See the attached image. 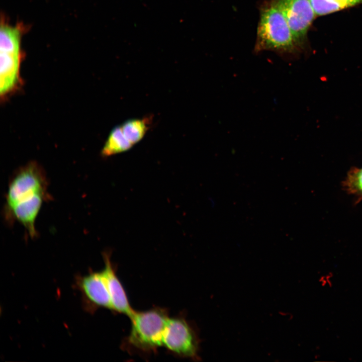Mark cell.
Segmentation results:
<instances>
[{
  "label": "cell",
  "instance_id": "obj_1",
  "mask_svg": "<svg viewBox=\"0 0 362 362\" xmlns=\"http://www.w3.org/2000/svg\"><path fill=\"white\" fill-rule=\"evenodd\" d=\"M51 199L44 168L37 162L30 161L17 169L9 181L4 219L9 225L15 221L20 223L29 236L35 238L36 218L43 204Z\"/></svg>",
  "mask_w": 362,
  "mask_h": 362
},
{
  "label": "cell",
  "instance_id": "obj_2",
  "mask_svg": "<svg viewBox=\"0 0 362 362\" xmlns=\"http://www.w3.org/2000/svg\"><path fill=\"white\" fill-rule=\"evenodd\" d=\"M296 46L288 24L275 1L263 5L260 11L255 50L287 54L293 52Z\"/></svg>",
  "mask_w": 362,
  "mask_h": 362
},
{
  "label": "cell",
  "instance_id": "obj_3",
  "mask_svg": "<svg viewBox=\"0 0 362 362\" xmlns=\"http://www.w3.org/2000/svg\"><path fill=\"white\" fill-rule=\"evenodd\" d=\"M131 328L127 338L134 349L151 353L162 346L163 332L168 319L167 312L161 308L135 311L129 317Z\"/></svg>",
  "mask_w": 362,
  "mask_h": 362
},
{
  "label": "cell",
  "instance_id": "obj_4",
  "mask_svg": "<svg viewBox=\"0 0 362 362\" xmlns=\"http://www.w3.org/2000/svg\"><path fill=\"white\" fill-rule=\"evenodd\" d=\"M162 346L180 356L198 358L199 338L184 318H168L163 334Z\"/></svg>",
  "mask_w": 362,
  "mask_h": 362
},
{
  "label": "cell",
  "instance_id": "obj_5",
  "mask_svg": "<svg viewBox=\"0 0 362 362\" xmlns=\"http://www.w3.org/2000/svg\"><path fill=\"white\" fill-rule=\"evenodd\" d=\"M284 15L296 45L304 41L316 14L309 0H274Z\"/></svg>",
  "mask_w": 362,
  "mask_h": 362
},
{
  "label": "cell",
  "instance_id": "obj_6",
  "mask_svg": "<svg viewBox=\"0 0 362 362\" xmlns=\"http://www.w3.org/2000/svg\"><path fill=\"white\" fill-rule=\"evenodd\" d=\"M77 286L92 307L111 310L110 297L102 272H92L77 278Z\"/></svg>",
  "mask_w": 362,
  "mask_h": 362
},
{
  "label": "cell",
  "instance_id": "obj_7",
  "mask_svg": "<svg viewBox=\"0 0 362 362\" xmlns=\"http://www.w3.org/2000/svg\"><path fill=\"white\" fill-rule=\"evenodd\" d=\"M105 266L102 270L108 289L111 310L129 317L134 310L131 307L125 290L118 278L112 263L110 253H103Z\"/></svg>",
  "mask_w": 362,
  "mask_h": 362
},
{
  "label": "cell",
  "instance_id": "obj_8",
  "mask_svg": "<svg viewBox=\"0 0 362 362\" xmlns=\"http://www.w3.org/2000/svg\"><path fill=\"white\" fill-rule=\"evenodd\" d=\"M1 52L0 93L6 98L21 84L20 68L22 53Z\"/></svg>",
  "mask_w": 362,
  "mask_h": 362
},
{
  "label": "cell",
  "instance_id": "obj_9",
  "mask_svg": "<svg viewBox=\"0 0 362 362\" xmlns=\"http://www.w3.org/2000/svg\"><path fill=\"white\" fill-rule=\"evenodd\" d=\"M133 145L124 135L120 126L114 128L110 132L101 151L104 157L110 156L126 151Z\"/></svg>",
  "mask_w": 362,
  "mask_h": 362
},
{
  "label": "cell",
  "instance_id": "obj_10",
  "mask_svg": "<svg viewBox=\"0 0 362 362\" xmlns=\"http://www.w3.org/2000/svg\"><path fill=\"white\" fill-rule=\"evenodd\" d=\"M20 27L2 24L0 48L1 52L20 53L22 31Z\"/></svg>",
  "mask_w": 362,
  "mask_h": 362
},
{
  "label": "cell",
  "instance_id": "obj_11",
  "mask_svg": "<svg viewBox=\"0 0 362 362\" xmlns=\"http://www.w3.org/2000/svg\"><path fill=\"white\" fill-rule=\"evenodd\" d=\"M151 121L150 117L132 119L125 122L120 126L125 137L134 145L144 137Z\"/></svg>",
  "mask_w": 362,
  "mask_h": 362
},
{
  "label": "cell",
  "instance_id": "obj_12",
  "mask_svg": "<svg viewBox=\"0 0 362 362\" xmlns=\"http://www.w3.org/2000/svg\"><path fill=\"white\" fill-rule=\"evenodd\" d=\"M316 15L321 16L348 8L344 3L333 0H309Z\"/></svg>",
  "mask_w": 362,
  "mask_h": 362
},
{
  "label": "cell",
  "instance_id": "obj_13",
  "mask_svg": "<svg viewBox=\"0 0 362 362\" xmlns=\"http://www.w3.org/2000/svg\"><path fill=\"white\" fill-rule=\"evenodd\" d=\"M345 186L350 193L362 195V168L354 169L348 173Z\"/></svg>",
  "mask_w": 362,
  "mask_h": 362
},
{
  "label": "cell",
  "instance_id": "obj_14",
  "mask_svg": "<svg viewBox=\"0 0 362 362\" xmlns=\"http://www.w3.org/2000/svg\"><path fill=\"white\" fill-rule=\"evenodd\" d=\"M339 1L346 4L348 7L362 3V0H339Z\"/></svg>",
  "mask_w": 362,
  "mask_h": 362
},
{
  "label": "cell",
  "instance_id": "obj_15",
  "mask_svg": "<svg viewBox=\"0 0 362 362\" xmlns=\"http://www.w3.org/2000/svg\"><path fill=\"white\" fill-rule=\"evenodd\" d=\"M333 1H337V2H340L339 0H333Z\"/></svg>",
  "mask_w": 362,
  "mask_h": 362
}]
</instances>
